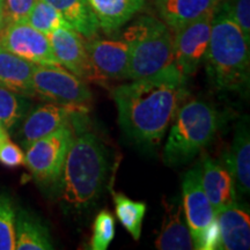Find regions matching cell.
<instances>
[{
    "instance_id": "32",
    "label": "cell",
    "mask_w": 250,
    "mask_h": 250,
    "mask_svg": "<svg viewBox=\"0 0 250 250\" xmlns=\"http://www.w3.org/2000/svg\"><path fill=\"white\" fill-rule=\"evenodd\" d=\"M8 138H9V137H8L7 130H5L4 127L0 126V147H1L2 144H4Z\"/></svg>"
},
{
    "instance_id": "13",
    "label": "cell",
    "mask_w": 250,
    "mask_h": 250,
    "mask_svg": "<svg viewBox=\"0 0 250 250\" xmlns=\"http://www.w3.org/2000/svg\"><path fill=\"white\" fill-rule=\"evenodd\" d=\"M83 111H87V109L57 104V103L39 105L28 114L21 126L20 136L22 145L27 148L36 140L55 132L59 127L70 123L77 114Z\"/></svg>"
},
{
    "instance_id": "27",
    "label": "cell",
    "mask_w": 250,
    "mask_h": 250,
    "mask_svg": "<svg viewBox=\"0 0 250 250\" xmlns=\"http://www.w3.org/2000/svg\"><path fill=\"white\" fill-rule=\"evenodd\" d=\"M92 227L89 248L92 250H107L115 237L114 215L108 210H102L94 219Z\"/></svg>"
},
{
    "instance_id": "29",
    "label": "cell",
    "mask_w": 250,
    "mask_h": 250,
    "mask_svg": "<svg viewBox=\"0 0 250 250\" xmlns=\"http://www.w3.org/2000/svg\"><path fill=\"white\" fill-rule=\"evenodd\" d=\"M36 0H4L5 24L27 20Z\"/></svg>"
},
{
    "instance_id": "31",
    "label": "cell",
    "mask_w": 250,
    "mask_h": 250,
    "mask_svg": "<svg viewBox=\"0 0 250 250\" xmlns=\"http://www.w3.org/2000/svg\"><path fill=\"white\" fill-rule=\"evenodd\" d=\"M5 26V15H4V0H0V31Z\"/></svg>"
},
{
    "instance_id": "21",
    "label": "cell",
    "mask_w": 250,
    "mask_h": 250,
    "mask_svg": "<svg viewBox=\"0 0 250 250\" xmlns=\"http://www.w3.org/2000/svg\"><path fill=\"white\" fill-rule=\"evenodd\" d=\"M15 249L50 250L54 249L51 236L40 218L20 210L15 215Z\"/></svg>"
},
{
    "instance_id": "16",
    "label": "cell",
    "mask_w": 250,
    "mask_h": 250,
    "mask_svg": "<svg viewBox=\"0 0 250 250\" xmlns=\"http://www.w3.org/2000/svg\"><path fill=\"white\" fill-rule=\"evenodd\" d=\"M229 171L235 191L248 195L250 191V136L247 122H241L235 130L232 146L221 162Z\"/></svg>"
},
{
    "instance_id": "25",
    "label": "cell",
    "mask_w": 250,
    "mask_h": 250,
    "mask_svg": "<svg viewBox=\"0 0 250 250\" xmlns=\"http://www.w3.org/2000/svg\"><path fill=\"white\" fill-rule=\"evenodd\" d=\"M29 109V102L20 94L0 87V126L11 130L22 120Z\"/></svg>"
},
{
    "instance_id": "12",
    "label": "cell",
    "mask_w": 250,
    "mask_h": 250,
    "mask_svg": "<svg viewBox=\"0 0 250 250\" xmlns=\"http://www.w3.org/2000/svg\"><path fill=\"white\" fill-rule=\"evenodd\" d=\"M87 54L94 70L103 83L105 80L126 79L130 61V45L123 40L89 39Z\"/></svg>"
},
{
    "instance_id": "11",
    "label": "cell",
    "mask_w": 250,
    "mask_h": 250,
    "mask_svg": "<svg viewBox=\"0 0 250 250\" xmlns=\"http://www.w3.org/2000/svg\"><path fill=\"white\" fill-rule=\"evenodd\" d=\"M48 39L62 67L70 70L83 81L102 83L87 54L86 42L73 28H59L49 34Z\"/></svg>"
},
{
    "instance_id": "9",
    "label": "cell",
    "mask_w": 250,
    "mask_h": 250,
    "mask_svg": "<svg viewBox=\"0 0 250 250\" xmlns=\"http://www.w3.org/2000/svg\"><path fill=\"white\" fill-rule=\"evenodd\" d=\"M213 13L175 30L174 62L184 78L193 76L204 61L211 36Z\"/></svg>"
},
{
    "instance_id": "2",
    "label": "cell",
    "mask_w": 250,
    "mask_h": 250,
    "mask_svg": "<svg viewBox=\"0 0 250 250\" xmlns=\"http://www.w3.org/2000/svg\"><path fill=\"white\" fill-rule=\"evenodd\" d=\"M109 171L108 149L98 136H74L62 179L61 198L70 211H85L96 201Z\"/></svg>"
},
{
    "instance_id": "19",
    "label": "cell",
    "mask_w": 250,
    "mask_h": 250,
    "mask_svg": "<svg viewBox=\"0 0 250 250\" xmlns=\"http://www.w3.org/2000/svg\"><path fill=\"white\" fill-rule=\"evenodd\" d=\"M36 64L12 54L0 46V87L22 96H35L33 73Z\"/></svg>"
},
{
    "instance_id": "24",
    "label": "cell",
    "mask_w": 250,
    "mask_h": 250,
    "mask_svg": "<svg viewBox=\"0 0 250 250\" xmlns=\"http://www.w3.org/2000/svg\"><path fill=\"white\" fill-rule=\"evenodd\" d=\"M26 22L46 36L59 28L71 27L57 9L48 4L45 0H36Z\"/></svg>"
},
{
    "instance_id": "30",
    "label": "cell",
    "mask_w": 250,
    "mask_h": 250,
    "mask_svg": "<svg viewBox=\"0 0 250 250\" xmlns=\"http://www.w3.org/2000/svg\"><path fill=\"white\" fill-rule=\"evenodd\" d=\"M0 164L7 168H17L24 165V152L9 138L0 147Z\"/></svg>"
},
{
    "instance_id": "18",
    "label": "cell",
    "mask_w": 250,
    "mask_h": 250,
    "mask_svg": "<svg viewBox=\"0 0 250 250\" xmlns=\"http://www.w3.org/2000/svg\"><path fill=\"white\" fill-rule=\"evenodd\" d=\"M221 0H155L159 15L174 31L213 13Z\"/></svg>"
},
{
    "instance_id": "5",
    "label": "cell",
    "mask_w": 250,
    "mask_h": 250,
    "mask_svg": "<svg viewBox=\"0 0 250 250\" xmlns=\"http://www.w3.org/2000/svg\"><path fill=\"white\" fill-rule=\"evenodd\" d=\"M162 21L143 17L125 30L123 39L130 45L126 79L151 77L174 62V37Z\"/></svg>"
},
{
    "instance_id": "6",
    "label": "cell",
    "mask_w": 250,
    "mask_h": 250,
    "mask_svg": "<svg viewBox=\"0 0 250 250\" xmlns=\"http://www.w3.org/2000/svg\"><path fill=\"white\" fill-rule=\"evenodd\" d=\"M74 136L73 125L70 122L28 146L24 165L37 182L45 187L59 186Z\"/></svg>"
},
{
    "instance_id": "3",
    "label": "cell",
    "mask_w": 250,
    "mask_h": 250,
    "mask_svg": "<svg viewBox=\"0 0 250 250\" xmlns=\"http://www.w3.org/2000/svg\"><path fill=\"white\" fill-rule=\"evenodd\" d=\"M249 43L241 28L215 8L205 55L206 72L219 89L239 90L249 83Z\"/></svg>"
},
{
    "instance_id": "8",
    "label": "cell",
    "mask_w": 250,
    "mask_h": 250,
    "mask_svg": "<svg viewBox=\"0 0 250 250\" xmlns=\"http://www.w3.org/2000/svg\"><path fill=\"white\" fill-rule=\"evenodd\" d=\"M0 46L36 65L62 66L48 36L26 21L6 23L0 31Z\"/></svg>"
},
{
    "instance_id": "28",
    "label": "cell",
    "mask_w": 250,
    "mask_h": 250,
    "mask_svg": "<svg viewBox=\"0 0 250 250\" xmlns=\"http://www.w3.org/2000/svg\"><path fill=\"white\" fill-rule=\"evenodd\" d=\"M217 7L232 19L250 41V0H221Z\"/></svg>"
},
{
    "instance_id": "10",
    "label": "cell",
    "mask_w": 250,
    "mask_h": 250,
    "mask_svg": "<svg viewBox=\"0 0 250 250\" xmlns=\"http://www.w3.org/2000/svg\"><path fill=\"white\" fill-rule=\"evenodd\" d=\"M182 195L184 215L192 236L193 248L199 249L205 232L217 220L202 186L201 164L196 165L184 175Z\"/></svg>"
},
{
    "instance_id": "20",
    "label": "cell",
    "mask_w": 250,
    "mask_h": 250,
    "mask_svg": "<svg viewBox=\"0 0 250 250\" xmlns=\"http://www.w3.org/2000/svg\"><path fill=\"white\" fill-rule=\"evenodd\" d=\"M88 2L100 28L111 34L142 11L146 0H88Z\"/></svg>"
},
{
    "instance_id": "1",
    "label": "cell",
    "mask_w": 250,
    "mask_h": 250,
    "mask_svg": "<svg viewBox=\"0 0 250 250\" xmlns=\"http://www.w3.org/2000/svg\"><path fill=\"white\" fill-rule=\"evenodd\" d=\"M186 80L173 62L151 77L115 87L111 96L123 132L139 145L158 146L179 110Z\"/></svg>"
},
{
    "instance_id": "15",
    "label": "cell",
    "mask_w": 250,
    "mask_h": 250,
    "mask_svg": "<svg viewBox=\"0 0 250 250\" xmlns=\"http://www.w3.org/2000/svg\"><path fill=\"white\" fill-rule=\"evenodd\" d=\"M202 186L213 208L214 214L235 202L236 191L229 171L210 156H205L201 164Z\"/></svg>"
},
{
    "instance_id": "22",
    "label": "cell",
    "mask_w": 250,
    "mask_h": 250,
    "mask_svg": "<svg viewBox=\"0 0 250 250\" xmlns=\"http://www.w3.org/2000/svg\"><path fill=\"white\" fill-rule=\"evenodd\" d=\"M55 7L81 36L89 40L95 37L99 30V22L90 7L88 0H45Z\"/></svg>"
},
{
    "instance_id": "17",
    "label": "cell",
    "mask_w": 250,
    "mask_h": 250,
    "mask_svg": "<svg viewBox=\"0 0 250 250\" xmlns=\"http://www.w3.org/2000/svg\"><path fill=\"white\" fill-rule=\"evenodd\" d=\"M164 205L165 214L161 230L155 240L156 248L159 250L195 249L182 203L164 201Z\"/></svg>"
},
{
    "instance_id": "7",
    "label": "cell",
    "mask_w": 250,
    "mask_h": 250,
    "mask_svg": "<svg viewBox=\"0 0 250 250\" xmlns=\"http://www.w3.org/2000/svg\"><path fill=\"white\" fill-rule=\"evenodd\" d=\"M35 95L57 104L87 109L93 95L86 83L62 66L36 65L33 73Z\"/></svg>"
},
{
    "instance_id": "23",
    "label": "cell",
    "mask_w": 250,
    "mask_h": 250,
    "mask_svg": "<svg viewBox=\"0 0 250 250\" xmlns=\"http://www.w3.org/2000/svg\"><path fill=\"white\" fill-rule=\"evenodd\" d=\"M112 197L118 220L134 240H139L142 235L143 221L147 210L146 203L134 202L123 193L114 192Z\"/></svg>"
},
{
    "instance_id": "26",
    "label": "cell",
    "mask_w": 250,
    "mask_h": 250,
    "mask_svg": "<svg viewBox=\"0 0 250 250\" xmlns=\"http://www.w3.org/2000/svg\"><path fill=\"white\" fill-rule=\"evenodd\" d=\"M15 210L5 193H0V250L15 249Z\"/></svg>"
},
{
    "instance_id": "4",
    "label": "cell",
    "mask_w": 250,
    "mask_h": 250,
    "mask_svg": "<svg viewBox=\"0 0 250 250\" xmlns=\"http://www.w3.org/2000/svg\"><path fill=\"white\" fill-rule=\"evenodd\" d=\"M221 116L211 103L193 99L184 103L175 114L166 142L165 164L180 166L190 162L210 145L220 126Z\"/></svg>"
},
{
    "instance_id": "14",
    "label": "cell",
    "mask_w": 250,
    "mask_h": 250,
    "mask_svg": "<svg viewBox=\"0 0 250 250\" xmlns=\"http://www.w3.org/2000/svg\"><path fill=\"white\" fill-rule=\"evenodd\" d=\"M221 249L247 250L250 247V215L248 206L236 202L215 214Z\"/></svg>"
}]
</instances>
